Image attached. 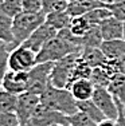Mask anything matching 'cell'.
Wrapping results in <instances>:
<instances>
[{
  "instance_id": "obj_37",
  "label": "cell",
  "mask_w": 125,
  "mask_h": 126,
  "mask_svg": "<svg viewBox=\"0 0 125 126\" xmlns=\"http://www.w3.org/2000/svg\"><path fill=\"white\" fill-rule=\"evenodd\" d=\"M3 1H5V0H0V4H1V3H3Z\"/></svg>"
},
{
  "instance_id": "obj_38",
  "label": "cell",
  "mask_w": 125,
  "mask_h": 126,
  "mask_svg": "<svg viewBox=\"0 0 125 126\" xmlns=\"http://www.w3.org/2000/svg\"><path fill=\"white\" fill-rule=\"evenodd\" d=\"M53 126H61V125H53Z\"/></svg>"
},
{
  "instance_id": "obj_15",
  "label": "cell",
  "mask_w": 125,
  "mask_h": 126,
  "mask_svg": "<svg viewBox=\"0 0 125 126\" xmlns=\"http://www.w3.org/2000/svg\"><path fill=\"white\" fill-rule=\"evenodd\" d=\"M102 42H104V39H102V35H101L100 26H90L89 31L81 38L83 50L85 48H100Z\"/></svg>"
},
{
  "instance_id": "obj_20",
  "label": "cell",
  "mask_w": 125,
  "mask_h": 126,
  "mask_svg": "<svg viewBox=\"0 0 125 126\" xmlns=\"http://www.w3.org/2000/svg\"><path fill=\"white\" fill-rule=\"evenodd\" d=\"M14 19L0 15V43H15Z\"/></svg>"
},
{
  "instance_id": "obj_16",
  "label": "cell",
  "mask_w": 125,
  "mask_h": 126,
  "mask_svg": "<svg viewBox=\"0 0 125 126\" xmlns=\"http://www.w3.org/2000/svg\"><path fill=\"white\" fill-rule=\"evenodd\" d=\"M113 74L110 73L106 66H102V67H96L93 68L91 71V77H90V80L93 82V85L96 87H109L112 79H113Z\"/></svg>"
},
{
  "instance_id": "obj_13",
  "label": "cell",
  "mask_w": 125,
  "mask_h": 126,
  "mask_svg": "<svg viewBox=\"0 0 125 126\" xmlns=\"http://www.w3.org/2000/svg\"><path fill=\"white\" fill-rule=\"evenodd\" d=\"M101 51L106 56L108 61H116L125 56V40L116 39V40H105L101 44Z\"/></svg>"
},
{
  "instance_id": "obj_33",
  "label": "cell",
  "mask_w": 125,
  "mask_h": 126,
  "mask_svg": "<svg viewBox=\"0 0 125 126\" xmlns=\"http://www.w3.org/2000/svg\"><path fill=\"white\" fill-rule=\"evenodd\" d=\"M98 126H117V119H104V121L98 122Z\"/></svg>"
},
{
  "instance_id": "obj_24",
  "label": "cell",
  "mask_w": 125,
  "mask_h": 126,
  "mask_svg": "<svg viewBox=\"0 0 125 126\" xmlns=\"http://www.w3.org/2000/svg\"><path fill=\"white\" fill-rule=\"evenodd\" d=\"M23 12L22 0H5L0 4V15L15 19L18 15Z\"/></svg>"
},
{
  "instance_id": "obj_39",
  "label": "cell",
  "mask_w": 125,
  "mask_h": 126,
  "mask_svg": "<svg viewBox=\"0 0 125 126\" xmlns=\"http://www.w3.org/2000/svg\"><path fill=\"white\" fill-rule=\"evenodd\" d=\"M67 126H71V125H67Z\"/></svg>"
},
{
  "instance_id": "obj_9",
  "label": "cell",
  "mask_w": 125,
  "mask_h": 126,
  "mask_svg": "<svg viewBox=\"0 0 125 126\" xmlns=\"http://www.w3.org/2000/svg\"><path fill=\"white\" fill-rule=\"evenodd\" d=\"M56 35H58V31H56L54 27H51L50 24H47V23L44 22L23 44H24L26 47H28V48H31L34 52L38 54L42 48H43L44 44L49 43L51 39H54Z\"/></svg>"
},
{
  "instance_id": "obj_1",
  "label": "cell",
  "mask_w": 125,
  "mask_h": 126,
  "mask_svg": "<svg viewBox=\"0 0 125 126\" xmlns=\"http://www.w3.org/2000/svg\"><path fill=\"white\" fill-rule=\"evenodd\" d=\"M40 103L67 117L78 111V101L73 97L70 90L58 89L51 85L40 95Z\"/></svg>"
},
{
  "instance_id": "obj_30",
  "label": "cell",
  "mask_w": 125,
  "mask_h": 126,
  "mask_svg": "<svg viewBox=\"0 0 125 126\" xmlns=\"http://www.w3.org/2000/svg\"><path fill=\"white\" fill-rule=\"evenodd\" d=\"M106 8L110 11L112 16H114L116 19L125 22V0L118 3H113V4H106Z\"/></svg>"
},
{
  "instance_id": "obj_21",
  "label": "cell",
  "mask_w": 125,
  "mask_h": 126,
  "mask_svg": "<svg viewBox=\"0 0 125 126\" xmlns=\"http://www.w3.org/2000/svg\"><path fill=\"white\" fill-rule=\"evenodd\" d=\"M18 106V95L0 89V113H15Z\"/></svg>"
},
{
  "instance_id": "obj_5",
  "label": "cell",
  "mask_w": 125,
  "mask_h": 126,
  "mask_svg": "<svg viewBox=\"0 0 125 126\" xmlns=\"http://www.w3.org/2000/svg\"><path fill=\"white\" fill-rule=\"evenodd\" d=\"M36 52H34L31 48L26 47L24 44H19L10 55L8 59V68L11 71H22L28 73L31 68H34L38 64L36 62Z\"/></svg>"
},
{
  "instance_id": "obj_17",
  "label": "cell",
  "mask_w": 125,
  "mask_h": 126,
  "mask_svg": "<svg viewBox=\"0 0 125 126\" xmlns=\"http://www.w3.org/2000/svg\"><path fill=\"white\" fill-rule=\"evenodd\" d=\"M81 56L88 62V64L90 66L91 68L102 67V66H105L106 62H108V59L104 55V52L101 51V48H85L82 51Z\"/></svg>"
},
{
  "instance_id": "obj_11",
  "label": "cell",
  "mask_w": 125,
  "mask_h": 126,
  "mask_svg": "<svg viewBox=\"0 0 125 126\" xmlns=\"http://www.w3.org/2000/svg\"><path fill=\"white\" fill-rule=\"evenodd\" d=\"M101 35L104 42L105 40H116V39H124L123 22L116 19L114 16L108 17L100 24Z\"/></svg>"
},
{
  "instance_id": "obj_36",
  "label": "cell",
  "mask_w": 125,
  "mask_h": 126,
  "mask_svg": "<svg viewBox=\"0 0 125 126\" xmlns=\"http://www.w3.org/2000/svg\"><path fill=\"white\" fill-rule=\"evenodd\" d=\"M18 126H30V125H23V124H20V125H18Z\"/></svg>"
},
{
  "instance_id": "obj_3",
  "label": "cell",
  "mask_w": 125,
  "mask_h": 126,
  "mask_svg": "<svg viewBox=\"0 0 125 126\" xmlns=\"http://www.w3.org/2000/svg\"><path fill=\"white\" fill-rule=\"evenodd\" d=\"M81 54H70L63 59L55 62L50 77V85L58 89H67L71 80V73L75 66L77 61L79 59Z\"/></svg>"
},
{
  "instance_id": "obj_10",
  "label": "cell",
  "mask_w": 125,
  "mask_h": 126,
  "mask_svg": "<svg viewBox=\"0 0 125 126\" xmlns=\"http://www.w3.org/2000/svg\"><path fill=\"white\" fill-rule=\"evenodd\" d=\"M1 89L12 93L15 95H20L28 90V73L22 71H11L5 74L1 83Z\"/></svg>"
},
{
  "instance_id": "obj_12",
  "label": "cell",
  "mask_w": 125,
  "mask_h": 126,
  "mask_svg": "<svg viewBox=\"0 0 125 126\" xmlns=\"http://www.w3.org/2000/svg\"><path fill=\"white\" fill-rule=\"evenodd\" d=\"M67 89L71 91L73 97L77 101H88L91 99L96 86L93 85V82L90 79H78L71 82Z\"/></svg>"
},
{
  "instance_id": "obj_32",
  "label": "cell",
  "mask_w": 125,
  "mask_h": 126,
  "mask_svg": "<svg viewBox=\"0 0 125 126\" xmlns=\"http://www.w3.org/2000/svg\"><path fill=\"white\" fill-rule=\"evenodd\" d=\"M117 99V98H116ZM117 106H118V117H117V126H125V114H124V105L117 99Z\"/></svg>"
},
{
  "instance_id": "obj_28",
  "label": "cell",
  "mask_w": 125,
  "mask_h": 126,
  "mask_svg": "<svg viewBox=\"0 0 125 126\" xmlns=\"http://www.w3.org/2000/svg\"><path fill=\"white\" fill-rule=\"evenodd\" d=\"M69 124L71 126H98L94 119L82 111H77L73 115H69Z\"/></svg>"
},
{
  "instance_id": "obj_6",
  "label": "cell",
  "mask_w": 125,
  "mask_h": 126,
  "mask_svg": "<svg viewBox=\"0 0 125 126\" xmlns=\"http://www.w3.org/2000/svg\"><path fill=\"white\" fill-rule=\"evenodd\" d=\"M28 125L30 126H53V125L67 126L70 124H69V117L67 115L58 113L55 110H51L40 103L38 106V109L35 110Z\"/></svg>"
},
{
  "instance_id": "obj_27",
  "label": "cell",
  "mask_w": 125,
  "mask_h": 126,
  "mask_svg": "<svg viewBox=\"0 0 125 126\" xmlns=\"http://www.w3.org/2000/svg\"><path fill=\"white\" fill-rule=\"evenodd\" d=\"M67 7H69V0H43L44 15L58 12V11H66Z\"/></svg>"
},
{
  "instance_id": "obj_23",
  "label": "cell",
  "mask_w": 125,
  "mask_h": 126,
  "mask_svg": "<svg viewBox=\"0 0 125 126\" xmlns=\"http://www.w3.org/2000/svg\"><path fill=\"white\" fill-rule=\"evenodd\" d=\"M91 71H93V68L88 64V62H86L82 56H79V59L77 61L75 66H74V68H73V73H71L70 83L74 82V80H78V79H90Z\"/></svg>"
},
{
  "instance_id": "obj_34",
  "label": "cell",
  "mask_w": 125,
  "mask_h": 126,
  "mask_svg": "<svg viewBox=\"0 0 125 126\" xmlns=\"http://www.w3.org/2000/svg\"><path fill=\"white\" fill-rule=\"evenodd\" d=\"M104 4H113V3H118V1H123V0H101Z\"/></svg>"
},
{
  "instance_id": "obj_35",
  "label": "cell",
  "mask_w": 125,
  "mask_h": 126,
  "mask_svg": "<svg viewBox=\"0 0 125 126\" xmlns=\"http://www.w3.org/2000/svg\"><path fill=\"white\" fill-rule=\"evenodd\" d=\"M123 31H124V40H125V22H123Z\"/></svg>"
},
{
  "instance_id": "obj_22",
  "label": "cell",
  "mask_w": 125,
  "mask_h": 126,
  "mask_svg": "<svg viewBox=\"0 0 125 126\" xmlns=\"http://www.w3.org/2000/svg\"><path fill=\"white\" fill-rule=\"evenodd\" d=\"M108 89L125 106V75L124 74H117V75L113 77V79H112V82H110Z\"/></svg>"
},
{
  "instance_id": "obj_18",
  "label": "cell",
  "mask_w": 125,
  "mask_h": 126,
  "mask_svg": "<svg viewBox=\"0 0 125 126\" xmlns=\"http://www.w3.org/2000/svg\"><path fill=\"white\" fill-rule=\"evenodd\" d=\"M18 47L16 43H0V89L5 74L8 73V59L11 52Z\"/></svg>"
},
{
  "instance_id": "obj_7",
  "label": "cell",
  "mask_w": 125,
  "mask_h": 126,
  "mask_svg": "<svg viewBox=\"0 0 125 126\" xmlns=\"http://www.w3.org/2000/svg\"><path fill=\"white\" fill-rule=\"evenodd\" d=\"M93 102L100 107V110L105 114L109 119H117L118 117V106L116 97L106 87H96L91 97Z\"/></svg>"
},
{
  "instance_id": "obj_14",
  "label": "cell",
  "mask_w": 125,
  "mask_h": 126,
  "mask_svg": "<svg viewBox=\"0 0 125 126\" xmlns=\"http://www.w3.org/2000/svg\"><path fill=\"white\" fill-rule=\"evenodd\" d=\"M71 19L73 16L66 11H58V12H51L49 15H46V23L50 24L51 27H54L56 31H62L70 27Z\"/></svg>"
},
{
  "instance_id": "obj_31",
  "label": "cell",
  "mask_w": 125,
  "mask_h": 126,
  "mask_svg": "<svg viewBox=\"0 0 125 126\" xmlns=\"http://www.w3.org/2000/svg\"><path fill=\"white\" fill-rule=\"evenodd\" d=\"M20 121L16 113H0V126H18Z\"/></svg>"
},
{
  "instance_id": "obj_26",
  "label": "cell",
  "mask_w": 125,
  "mask_h": 126,
  "mask_svg": "<svg viewBox=\"0 0 125 126\" xmlns=\"http://www.w3.org/2000/svg\"><path fill=\"white\" fill-rule=\"evenodd\" d=\"M110 16H112V14L106 8V5L105 7H100V8H94V10H91L90 12H88L85 15V17L88 19V22L91 26H100L104 20H106Z\"/></svg>"
},
{
  "instance_id": "obj_2",
  "label": "cell",
  "mask_w": 125,
  "mask_h": 126,
  "mask_svg": "<svg viewBox=\"0 0 125 126\" xmlns=\"http://www.w3.org/2000/svg\"><path fill=\"white\" fill-rule=\"evenodd\" d=\"M46 22V15L40 14H27L22 12L14 19V39L19 46L23 44L27 39Z\"/></svg>"
},
{
  "instance_id": "obj_29",
  "label": "cell",
  "mask_w": 125,
  "mask_h": 126,
  "mask_svg": "<svg viewBox=\"0 0 125 126\" xmlns=\"http://www.w3.org/2000/svg\"><path fill=\"white\" fill-rule=\"evenodd\" d=\"M23 12L40 14L43 12V0H22Z\"/></svg>"
},
{
  "instance_id": "obj_25",
  "label": "cell",
  "mask_w": 125,
  "mask_h": 126,
  "mask_svg": "<svg viewBox=\"0 0 125 126\" xmlns=\"http://www.w3.org/2000/svg\"><path fill=\"white\" fill-rule=\"evenodd\" d=\"M90 26L91 24L88 22V19H86L85 16H75V17L71 19L69 30L71 31L73 35H75V36H78V38H82L83 35L89 31Z\"/></svg>"
},
{
  "instance_id": "obj_19",
  "label": "cell",
  "mask_w": 125,
  "mask_h": 126,
  "mask_svg": "<svg viewBox=\"0 0 125 126\" xmlns=\"http://www.w3.org/2000/svg\"><path fill=\"white\" fill-rule=\"evenodd\" d=\"M78 111L85 113L86 115H89L91 119L97 122H101L104 119H106L105 114L100 110V107L93 102V99H88V101H78Z\"/></svg>"
},
{
  "instance_id": "obj_4",
  "label": "cell",
  "mask_w": 125,
  "mask_h": 126,
  "mask_svg": "<svg viewBox=\"0 0 125 126\" xmlns=\"http://www.w3.org/2000/svg\"><path fill=\"white\" fill-rule=\"evenodd\" d=\"M54 63H38L28 71V93L42 95L50 86V77Z\"/></svg>"
},
{
  "instance_id": "obj_8",
  "label": "cell",
  "mask_w": 125,
  "mask_h": 126,
  "mask_svg": "<svg viewBox=\"0 0 125 126\" xmlns=\"http://www.w3.org/2000/svg\"><path fill=\"white\" fill-rule=\"evenodd\" d=\"M39 105H40V95L32 94V93L28 91L18 95V106L15 113H16L20 124L28 125Z\"/></svg>"
}]
</instances>
